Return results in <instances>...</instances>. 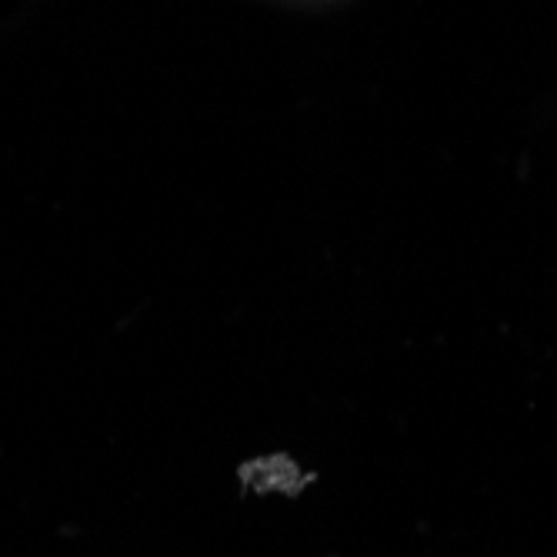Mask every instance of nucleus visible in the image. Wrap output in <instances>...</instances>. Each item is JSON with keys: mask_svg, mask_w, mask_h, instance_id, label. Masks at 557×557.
<instances>
[]
</instances>
